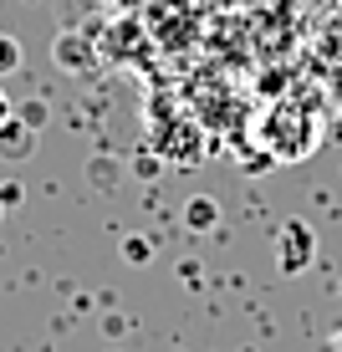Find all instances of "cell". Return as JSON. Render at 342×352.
<instances>
[{"label":"cell","mask_w":342,"mask_h":352,"mask_svg":"<svg viewBox=\"0 0 342 352\" xmlns=\"http://www.w3.org/2000/svg\"><path fill=\"white\" fill-rule=\"evenodd\" d=\"M327 352H342V332H337V337H327Z\"/></svg>","instance_id":"cell-7"},{"label":"cell","mask_w":342,"mask_h":352,"mask_svg":"<svg viewBox=\"0 0 342 352\" xmlns=\"http://www.w3.org/2000/svg\"><path fill=\"white\" fill-rule=\"evenodd\" d=\"M31 153H36V123L26 113H10L6 128H0V159L21 164V159H31Z\"/></svg>","instance_id":"cell-2"},{"label":"cell","mask_w":342,"mask_h":352,"mask_svg":"<svg viewBox=\"0 0 342 352\" xmlns=\"http://www.w3.org/2000/svg\"><path fill=\"white\" fill-rule=\"evenodd\" d=\"M56 62H62V72H87L92 56H87V46H82L77 36H62V41H56Z\"/></svg>","instance_id":"cell-3"},{"label":"cell","mask_w":342,"mask_h":352,"mask_svg":"<svg viewBox=\"0 0 342 352\" xmlns=\"http://www.w3.org/2000/svg\"><path fill=\"white\" fill-rule=\"evenodd\" d=\"M10 113H16V107H10V97L0 92V128H6V118H10Z\"/></svg>","instance_id":"cell-6"},{"label":"cell","mask_w":342,"mask_h":352,"mask_svg":"<svg viewBox=\"0 0 342 352\" xmlns=\"http://www.w3.org/2000/svg\"><path fill=\"white\" fill-rule=\"evenodd\" d=\"M10 72H21V41L0 31V77H10Z\"/></svg>","instance_id":"cell-5"},{"label":"cell","mask_w":342,"mask_h":352,"mask_svg":"<svg viewBox=\"0 0 342 352\" xmlns=\"http://www.w3.org/2000/svg\"><path fill=\"white\" fill-rule=\"evenodd\" d=\"M312 256H317V235L301 220H286L276 230V261H281V271H286V276H301L312 265Z\"/></svg>","instance_id":"cell-1"},{"label":"cell","mask_w":342,"mask_h":352,"mask_svg":"<svg viewBox=\"0 0 342 352\" xmlns=\"http://www.w3.org/2000/svg\"><path fill=\"white\" fill-rule=\"evenodd\" d=\"M184 220H189V230H215V204L210 199H189Z\"/></svg>","instance_id":"cell-4"}]
</instances>
